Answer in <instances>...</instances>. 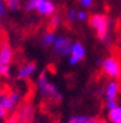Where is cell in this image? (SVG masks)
Returning a JSON list of instances; mask_svg holds the SVG:
<instances>
[{
  "mask_svg": "<svg viewBox=\"0 0 121 123\" xmlns=\"http://www.w3.org/2000/svg\"><path fill=\"white\" fill-rule=\"evenodd\" d=\"M89 25L95 31L96 37L100 42H110V29L113 26V20L105 13H93L89 16Z\"/></svg>",
  "mask_w": 121,
  "mask_h": 123,
  "instance_id": "cell-1",
  "label": "cell"
},
{
  "mask_svg": "<svg viewBox=\"0 0 121 123\" xmlns=\"http://www.w3.org/2000/svg\"><path fill=\"white\" fill-rule=\"evenodd\" d=\"M37 88L40 96L45 100L53 101V102H61L62 101V94L58 88L51 82L47 77L46 71H41L38 79H37Z\"/></svg>",
  "mask_w": 121,
  "mask_h": 123,
  "instance_id": "cell-2",
  "label": "cell"
},
{
  "mask_svg": "<svg viewBox=\"0 0 121 123\" xmlns=\"http://www.w3.org/2000/svg\"><path fill=\"white\" fill-rule=\"evenodd\" d=\"M102 72L105 77L111 80H120L121 79V59L117 56H108L103 59L102 65Z\"/></svg>",
  "mask_w": 121,
  "mask_h": 123,
  "instance_id": "cell-3",
  "label": "cell"
},
{
  "mask_svg": "<svg viewBox=\"0 0 121 123\" xmlns=\"http://www.w3.org/2000/svg\"><path fill=\"white\" fill-rule=\"evenodd\" d=\"M13 50L9 42L0 43V77L9 78L11 74V62L13 60Z\"/></svg>",
  "mask_w": 121,
  "mask_h": 123,
  "instance_id": "cell-4",
  "label": "cell"
},
{
  "mask_svg": "<svg viewBox=\"0 0 121 123\" xmlns=\"http://www.w3.org/2000/svg\"><path fill=\"white\" fill-rule=\"evenodd\" d=\"M16 115H17V123H34L35 117V106L33 101L24 100L16 106Z\"/></svg>",
  "mask_w": 121,
  "mask_h": 123,
  "instance_id": "cell-5",
  "label": "cell"
},
{
  "mask_svg": "<svg viewBox=\"0 0 121 123\" xmlns=\"http://www.w3.org/2000/svg\"><path fill=\"white\" fill-rule=\"evenodd\" d=\"M85 57H86V48L84 46V44H82L81 42H74V43L72 44L70 55L68 56L69 65L76 66V65H79L81 61H84Z\"/></svg>",
  "mask_w": 121,
  "mask_h": 123,
  "instance_id": "cell-6",
  "label": "cell"
},
{
  "mask_svg": "<svg viewBox=\"0 0 121 123\" xmlns=\"http://www.w3.org/2000/svg\"><path fill=\"white\" fill-rule=\"evenodd\" d=\"M72 44L73 42L67 38V37H63V36H58L53 43V51L58 56H62V57H65V56H69L70 55V49H72Z\"/></svg>",
  "mask_w": 121,
  "mask_h": 123,
  "instance_id": "cell-7",
  "label": "cell"
},
{
  "mask_svg": "<svg viewBox=\"0 0 121 123\" xmlns=\"http://www.w3.org/2000/svg\"><path fill=\"white\" fill-rule=\"evenodd\" d=\"M104 89H105V93H104L105 102L117 101V96H119L120 90H121V83L119 80H111V79H109V82L104 86Z\"/></svg>",
  "mask_w": 121,
  "mask_h": 123,
  "instance_id": "cell-8",
  "label": "cell"
},
{
  "mask_svg": "<svg viewBox=\"0 0 121 123\" xmlns=\"http://www.w3.org/2000/svg\"><path fill=\"white\" fill-rule=\"evenodd\" d=\"M38 69V66L35 62H28L23 66H21L17 71V79L20 80H28L34 73L37 72Z\"/></svg>",
  "mask_w": 121,
  "mask_h": 123,
  "instance_id": "cell-9",
  "label": "cell"
},
{
  "mask_svg": "<svg viewBox=\"0 0 121 123\" xmlns=\"http://www.w3.org/2000/svg\"><path fill=\"white\" fill-rule=\"evenodd\" d=\"M35 11L41 16H52L56 13V5L52 0H39Z\"/></svg>",
  "mask_w": 121,
  "mask_h": 123,
  "instance_id": "cell-10",
  "label": "cell"
},
{
  "mask_svg": "<svg viewBox=\"0 0 121 123\" xmlns=\"http://www.w3.org/2000/svg\"><path fill=\"white\" fill-rule=\"evenodd\" d=\"M0 101H1V105L4 106L5 111L9 113V112H12L15 110V104L12 102V100L10 99V95L9 93H0Z\"/></svg>",
  "mask_w": 121,
  "mask_h": 123,
  "instance_id": "cell-11",
  "label": "cell"
},
{
  "mask_svg": "<svg viewBox=\"0 0 121 123\" xmlns=\"http://www.w3.org/2000/svg\"><path fill=\"white\" fill-rule=\"evenodd\" d=\"M108 119L110 123H121V106L117 105L116 107L108 110Z\"/></svg>",
  "mask_w": 121,
  "mask_h": 123,
  "instance_id": "cell-12",
  "label": "cell"
},
{
  "mask_svg": "<svg viewBox=\"0 0 121 123\" xmlns=\"http://www.w3.org/2000/svg\"><path fill=\"white\" fill-rule=\"evenodd\" d=\"M57 36L56 33L52 32V31H46L42 36H41V43L44 46H52L55 40H56Z\"/></svg>",
  "mask_w": 121,
  "mask_h": 123,
  "instance_id": "cell-13",
  "label": "cell"
},
{
  "mask_svg": "<svg viewBox=\"0 0 121 123\" xmlns=\"http://www.w3.org/2000/svg\"><path fill=\"white\" fill-rule=\"evenodd\" d=\"M61 25V16L58 13H55L52 16H50V20H48V31H52L55 32Z\"/></svg>",
  "mask_w": 121,
  "mask_h": 123,
  "instance_id": "cell-14",
  "label": "cell"
},
{
  "mask_svg": "<svg viewBox=\"0 0 121 123\" xmlns=\"http://www.w3.org/2000/svg\"><path fill=\"white\" fill-rule=\"evenodd\" d=\"M5 3L10 11H17L21 6V0H5Z\"/></svg>",
  "mask_w": 121,
  "mask_h": 123,
  "instance_id": "cell-15",
  "label": "cell"
},
{
  "mask_svg": "<svg viewBox=\"0 0 121 123\" xmlns=\"http://www.w3.org/2000/svg\"><path fill=\"white\" fill-rule=\"evenodd\" d=\"M87 119V116L85 115H76V116H72L68 119V123H85V121Z\"/></svg>",
  "mask_w": 121,
  "mask_h": 123,
  "instance_id": "cell-16",
  "label": "cell"
},
{
  "mask_svg": "<svg viewBox=\"0 0 121 123\" xmlns=\"http://www.w3.org/2000/svg\"><path fill=\"white\" fill-rule=\"evenodd\" d=\"M9 95H10V99L12 100V102L15 104V106H17V105L21 102V95H20V93L17 92V90H12V92H10Z\"/></svg>",
  "mask_w": 121,
  "mask_h": 123,
  "instance_id": "cell-17",
  "label": "cell"
},
{
  "mask_svg": "<svg viewBox=\"0 0 121 123\" xmlns=\"http://www.w3.org/2000/svg\"><path fill=\"white\" fill-rule=\"evenodd\" d=\"M89 20V13L86 12L85 10H80V11H76V21L79 22H85Z\"/></svg>",
  "mask_w": 121,
  "mask_h": 123,
  "instance_id": "cell-18",
  "label": "cell"
},
{
  "mask_svg": "<svg viewBox=\"0 0 121 123\" xmlns=\"http://www.w3.org/2000/svg\"><path fill=\"white\" fill-rule=\"evenodd\" d=\"M67 20H68L69 22L76 21V10H75V9L70 7V9L67 11Z\"/></svg>",
  "mask_w": 121,
  "mask_h": 123,
  "instance_id": "cell-19",
  "label": "cell"
},
{
  "mask_svg": "<svg viewBox=\"0 0 121 123\" xmlns=\"http://www.w3.org/2000/svg\"><path fill=\"white\" fill-rule=\"evenodd\" d=\"M38 1L39 0H28V1L26 3V10L27 11H35Z\"/></svg>",
  "mask_w": 121,
  "mask_h": 123,
  "instance_id": "cell-20",
  "label": "cell"
},
{
  "mask_svg": "<svg viewBox=\"0 0 121 123\" xmlns=\"http://www.w3.org/2000/svg\"><path fill=\"white\" fill-rule=\"evenodd\" d=\"M6 12H7V6H6L5 0H0V18L4 17Z\"/></svg>",
  "mask_w": 121,
  "mask_h": 123,
  "instance_id": "cell-21",
  "label": "cell"
},
{
  "mask_svg": "<svg viewBox=\"0 0 121 123\" xmlns=\"http://www.w3.org/2000/svg\"><path fill=\"white\" fill-rule=\"evenodd\" d=\"M6 118V123H17V115H16V112L15 111H12L7 117H5Z\"/></svg>",
  "mask_w": 121,
  "mask_h": 123,
  "instance_id": "cell-22",
  "label": "cell"
},
{
  "mask_svg": "<svg viewBox=\"0 0 121 123\" xmlns=\"http://www.w3.org/2000/svg\"><path fill=\"white\" fill-rule=\"evenodd\" d=\"M79 4L85 9H90L93 5V0H79Z\"/></svg>",
  "mask_w": 121,
  "mask_h": 123,
  "instance_id": "cell-23",
  "label": "cell"
},
{
  "mask_svg": "<svg viewBox=\"0 0 121 123\" xmlns=\"http://www.w3.org/2000/svg\"><path fill=\"white\" fill-rule=\"evenodd\" d=\"M6 116H7V112L5 111L4 106L1 105V101H0V119H4Z\"/></svg>",
  "mask_w": 121,
  "mask_h": 123,
  "instance_id": "cell-24",
  "label": "cell"
},
{
  "mask_svg": "<svg viewBox=\"0 0 121 123\" xmlns=\"http://www.w3.org/2000/svg\"><path fill=\"white\" fill-rule=\"evenodd\" d=\"M97 122H98V118L97 117H92V116L91 117L87 116V119L85 121V123H97Z\"/></svg>",
  "mask_w": 121,
  "mask_h": 123,
  "instance_id": "cell-25",
  "label": "cell"
},
{
  "mask_svg": "<svg viewBox=\"0 0 121 123\" xmlns=\"http://www.w3.org/2000/svg\"><path fill=\"white\" fill-rule=\"evenodd\" d=\"M104 93H105L104 86H103V88H99V89H98V94H99V95H104Z\"/></svg>",
  "mask_w": 121,
  "mask_h": 123,
  "instance_id": "cell-26",
  "label": "cell"
},
{
  "mask_svg": "<svg viewBox=\"0 0 121 123\" xmlns=\"http://www.w3.org/2000/svg\"><path fill=\"white\" fill-rule=\"evenodd\" d=\"M97 123H109L108 121H105V119H98V122Z\"/></svg>",
  "mask_w": 121,
  "mask_h": 123,
  "instance_id": "cell-27",
  "label": "cell"
},
{
  "mask_svg": "<svg viewBox=\"0 0 121 123\" xmlns=\"http://www.w3.org/2000/svg\"><path fill=\"white\" fill-rule=\"evenodd\" d=\"M102 61H103V59H98V60H97V65L100 66V65H102Z\"/></svg>",
  "mask_w": 121,
  "mask_h": 123,
  "instance_id": "cell-28",
  "label": "cell"
},
{
  "mask_svg": "<svg viewBox=\"0 0 121 123\" xmlns=\"http://www.w3.org/2000/svg\"><path fill=\"white\" fill-rule=\"evenodd\" d=\"M1 32H3V26H1V21H0V34H1Z\"/></svg>",
  "mask_w": 121,
  "mask_h": 123,
  "instance_id": "cell-29",
  "label": "cell"
},
{
  "mask_svg": "<svg viewBox=\"0 0 121 123\" xmlns=\"http://www.w3.org/2000/svg\"><path fill=\"white\" fill-rule=\"evenodd\" d=\"M119 44H120V46H121V34H120V37H119Z\"/></svg>",
  "mask_w": 121,
  "mask_h": 123,
  "instance_id": "cell-30",
  "label": "cell"
},
{
  "mask_svg": "<svg viewBox=\"0 0 121 123\" xmlns=\"http://www.w3.org/2000/svg\"><path fill=\"white\" fill-rule=\"evenodd\" d=\"M34 123H42L41 121H38V122H34Z\"/></svg>",
  "mask_w": 121,
  "mask_h": 123,
  "instance_id": "cell-31",
  "label": "cell"
},
{
  "mask_svg": "<svg viewBox=\"0 0 121 123\" xmlns=\"http://www.w3.org/2000/svg\"><path fill=\"white\" fill-rule=\"evenodd\" d=\"M120 15H121V12H120Z\"/></svg>",
  "mask_w": 121,
  "mask_h": 123,
  "instance_id": "cell-32",
  "label": "cell"
}]
</instances>
